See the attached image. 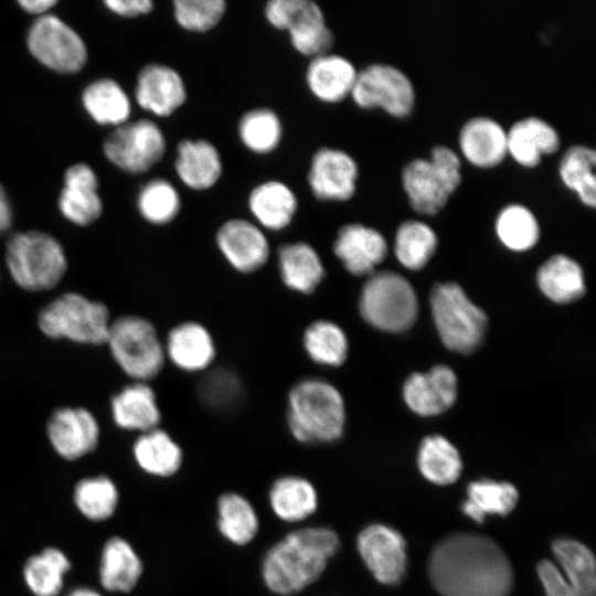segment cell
Returning a JSON list of instances; mask_svg holds the SVG:
<instances>
[{
  "label": "cell",
  "instance_id": "ee69618b",
  "mask_svg": "<svg viewBox=\"0 0 596 596\" xmlns=\"http://www.w3.org/2000/svg\"><path fill=\"white\" fill-rule=\"evenodd\" d=\"M181 207L182 199L178 189L166 179H152L139 190L137 209L143 220L153 225L173 222Z\"/></svg>",
  "mask_w": 596,
  "mask_h": 596
},
{
  "label": "cell",
  "instance_id": "8fae6325",
  "mask_svg": "<svg viewBox=\"0 0 596 596\" xmlns=\"http://www.w3.org/2000/svg\"><path fill=\"white\" fill-rule=\"evenodd\" d=\"M26 45L39 62L60 73H76L87 60L82 38L53 14L41 15L33 22Z\"/></svg>",
  "mask_w": 596,
  "mask_h": 596
},
{
  "label": "cell",
  "instance_id": "603a6c76",
  "mask_svg": "<svg viewBox=\"0 0 596 596\" xmlns=\"http://www.w3.org/2000/svg\"><path fill=\"white\" fill-rule=\"evenodd\" d=\"M358 71L348 57L329 52L309 60L305 83L320 103L339 104L351 96Z\"/></svg>",
  "mask_w": 596,
  "mask_h": 596
},
{
  "label": "cell",
  "instance_id": "60d3db41",
  "mask_svg": "<svg viewBox=\"0 0 596 596\" xmlns=\"http://www.w3.org/2000/svg\"><path fill=\"white\" fill-rule=\"evenodd\" d=\"M438 237L430 225L421 220L403 221L395 233L394 253L411 270L422 269L437 249Z\"/></svg>",
  "mask_w": 596,
  "mask_h": 596
},
{
  "label": "cell",
  "instance_id": "c3c4849f",
  "mask_svg": "<svg viewBox=\"0 0 596 596\" xmlns=\"http://www.w3.org/2000/svg\"><path fill=\"white\" fill-rule=\"evenodd\" d=\"M201 401L214 411H227L237 405L243 394L240 377L225 368L206 371L199 386Z\"/></svg>",
  "mask_w": 596,
  "mask_h": 596
},
{
  "label": "cell",
  "instance_id": "f35d334b",
  "mask_svg": "<svg viewBox=\"0 0 596 596\" xmlns=\"http://www.w3.org/2000/svg\"><path fill=\"white\" fill-rule=\"evenodd\" d=\"M418 469L428 481L447 486L458 480L462 462L457 448L445 437H425L418 448Z\"/></svg>",
  "mask_w": 596,
  "mask_h": 596
},
{
  "label": "cell",
  "instance_id": "11a10c76",
  "mask_svg": "<svg viewBox=\"0 0 596 596\" xmlns=\"http://www.w3.org/2000/svg\"><path fill=\"white\" fill-rule=\"evenodd\" d=\"M12 222L10 202L6 191L0 184V233L7 231Z\"/></svg>",
  "mask_w": 596,
  "mask_h": 596
},
{
  "label": "cell",
  "instance_id": "816d5d0a",
  "mask_svg": "<svg viewBox=\"0 0 596 596\" xmlns=\"http://www.w3.org/2000/svg\"><path fill=\"white\" fill-rule=\"evenodd\" d=\"M536 572L546 596H575L555 562L542 560Z\"/></svg>",
  "mask_w": 596,
  "mask_h": 596
},
{
  "label": "cell",
  "instance_id": "ab89813d",
  "mask_svg": "<svg viewBox=\"0 0 596 596\" xmlns=\"http://www.w3.org/2000/svg\"><path fill=\"white\" fill-rule=\"evenodd\" d=\"M499 241L509 249L524 252L540 240V224L533 211L520 202L505 204L494 220Z\"/></svg>",
  "mask_w": 596,
  "mask_h": 596
},
{
  "label": "cell",
  "instance_id": "ffe728a7",
  "mask_svg": "<svg viewBox=\"0 0 596 596\" xmlns=\"http://www.w3.org/2000/svg\"><path fill=\"white\" fill-rule=\"evenodd\" d=\"M407 406L422 416L439 415L450 408L457 397V377L447 365H436L426 373H413L403 387Z\"/></svg>",
  "mask_w": 596,
  "mask_h": 596
},
{
  "label": "cell",
  "instance_id": "d6a6232c",
  "mask_svg": "<svg viewBox=\"0 0 596 596\" xmlns=\"http://www.w3.org/2000/svg\"><path fill=\"white\" fill-rule=\"evenodd\" d=\"M551 549L574 595L595 596L596 564L593 552L583 543L567 538L554 540Z\"/></svg>",
  "mask_w": 596,
  "mask_h": 596
},
{
  "label": "cell",
  "instance_id": "5bb4252c",
  "mask_svg": "<svg viewBox=\"0 0 596 596\" xmlns=\"http://www.w3.org/2000/svg\"><path fill=\"white\" fill-rule=\"evenodd\" d=\"M215 242L226 262L243 274L260 269L270 254L265 231L243 217L224 221L216 231Z\"/></svg>",
  "mask_w": 596,
  "mask_h": 596
},
{
  "label": "cell",
  "instance_id": "d6986e66",
  "mask_svg": "<svg viewBox=\"0 0 596 596\" xmlns=\"http://www.w3.org/2000/svg\"><path fill=\"white\" fill-rule=\"evenodd\" d=\"M267 503L278 521L300 526L317 513L320 500L317 487L310 479L286 473L270 483Z\"/></svg>",
  "mask_w": 596,
  "mask_h": 596
},
{
  "label": "cell",
  "instance_id": "f1b7e54d",
  "mask_svg": "<svg viewBox=\"0 0 596 596\" xmlns=\"http://www.w3.org/2000/svg\"><path fill=\"white\" fill-rule=\"evenodd\" d=\"M278 268L284 285L304 295L313 292L326 270L316 248L306 242L286 243L278 251Z\"/></svg>",
  "mask_w": 596,
  "mask_h": 596
},
{
  "label": "cell",
  "instance_id": "cb8c5ba5",
  "mask_svg": "<svg viewBox=\"0 0 596 596\" xmlns=\"http://www.w3.org/2000/svg\"><path fill=\"white\" fill-rule=\"evenodd\" d=\"M296 192L284 181L270 179L256 184L247 196V207L264 231L279 232L287 228L298 211Z\"/></svg>",
  "mask_w": 596,
  "mask_h": 596
},
{
  "label": "cell",
  "instance_id": "7c38bea8",
  "mask_svg": "<svg viewBox=\"0 0 596 596\" xmlns=\"http://www.w3.org/2000/svg\"><path fill=\"white\" fill-rule=\"evenodd\" d=\"M356 551L376 582L386 586L398 585L407 571L406 541L393 526L371 523L355 540Z\"/></svg>",
  "mask_w": 596,
  "mask_h": 596
},
{
  "label": "cell",
  "instance_id": "e0dca14e",
  "mask_svg": "<svg viewBox=\"0 0 596 596\" xmlns=\"http://www.w3.org/2000/svg\"><path fill=\"white\" fill-rule=\"evenodd\" d=\"M47 436L60 456L74 460L95 449L99 438V427L94 415L87 409L62 407L50 417Z\"/></svg>",
  "mask_w": 596,
  "mask_h": 596
},
{
  "label": "cell",
  "instance_id": "7dc6e473",
  "mask_svg": "<svg viewBox=\"0 0 596 596\" xmlns=\"http://www.w3.org/2000/svg\"><path fill=\"white\" fill-rule=\"evenodd\" d=\"M172 7L177 24L191 33H206L215 29L227 11L225 0H174Z\"/></svg>",
  "mask_w": 596,
  "mask_h": 596
},
{
  "label": "cell",
  "instance_id": "f5cc1de1",
  "mask_svg": "<svg viewBox=\"0 0 596 596\" xmlns=\"http://www.w3.org/2000/svg\"><path fill=\"white\" fill-rule=\"evenodd\" d=\"M105 6L114 13L125 18H137L153 10L151 0H107Z\"/></svg>",
  "mask_w": 596,
  "mask_h": 596
},
{
  "label": "cell",
  "instance_id": "9a60e30c",
  "mask_svg": "<svg viewBox=\"0 0 596 596\" xmlns=\"http://www.w3.org/2000/svg\"><path fill=\"white\" fill-rule=\"evenodd\" d=\"M135 97L143 110L158 117H169L185 104L188 88L175 68L151 63L138 74Z\"/></svg>",
  "mask_w": 596,
  "mask_h": 596
},
{
  "label": "cell",
  "instance_id": "d590c367",
  "mask_svg": "<svg viewBox=\"0 0 596 596\" xmlns=\"http://www.w3.org/2000/svg\"><path fill=\"white\" fill-rule=\"evenodd\" d=\"M596 151L594 148L575 143L563 153L557 172L563 185L576 194L588 207L596 205Z\"/></svg>",
  "mask_w": 596,
  "mask_h": 596
},
{
  "label": "cell",
  "instance_id": "ba28073f",
  "mask_svg": "<svg viewBox=\"0 0 596 596\" xmlns=\"http://www.w3.org/2000/svg\"><path fill=\"white\" fill-rule=\"evenodd\" d=\"M38 320L47 337L89 344L106 343L110 326L105 305L76 292L56 298L41 310Z\"/></svg>",
  "mask_w": 596,
  "mask_h": 596
},
{
  "label": "cell",
  "instance_id": "4fadbf2b",
  "mask_svg": "<svg viewBox=\"0 0 596 596\" xmlns=\"http://www.w3.org/2000/svg\"><path fill=\"white\" fill-rule=\"evenodd\" d=\"M359 164L345 150L323 146L310 159L307 182L311 194L321 202L351 200L358 187Z\"/></svg>",
  "mask_w": 596,
  "mask_h": 596
},
{
  "label": "cell",
  "instance_id": "d4e9b609",
  "mask_svg": "<svg viewBox=\"0 0 596 596\" xmlns=\"http://www.w3.org/2000/svg\"><path fill=\"white\" fill-rule=\"evenodd\" d=\"M97 188V177L89 166L76 163L68 167L58 198V207L64 217L81 226L95 222L103 211Z\"/></svg>",
  "mask_w": 596,
  "mask_h": 596
},
{
  "label": "cell",
  "instance_id": "db71d44e",
  "mask_svg": "<svg viewBox=\"0 0 596 596\" xmlns=\"http://www.w3.org/2000/svg\"><path fill=\"white\" fill-rule=\"evenodd\" d=\"M21 8L32 14L44 15L52 7L56 4L55 0H20Z\"/></svg>",
  "mask_w": 596,
  "mask_h": 596
},
{
  "label": "cell",
  "instance_id": "83f0119b",
  "mask_svg": "<svg viewBox=\"0 0 596 596\" xmlns=\"http://www.w3.org/2000/svg\"><path fill=\"white\" fill-rule=\"evenodd\" d=\"M215 524L228 544L244 547L257 538L260 519L253 502L237 491L221 493L215 502Z\"/></svg>",
  "mask_w": 596,
  "mask_h": 596
},
{
  "label": "cell",
  "instance_id": "8992f818",
  "mask_svg": "<svg viewBox=\"0 0 596 596\" xmlns=\"http://www.w3.org/2000/svg\"><path fill=\"white\" fill-rule=\"evenodd\" d=\"M360 313L372 327L386 332L408 329L418 315L413 286L397 273H373L362 287Z\"/></svg>",
  "mask_w": 596,
  "mask_h": 596
},
{
  "label": "cell",
  "instance_id": "3957f363",
  "mask_svg": "<svg viewBox=\"0 0 596 596\" xmlns=\"http://www.w3.org/2000/svg\"><path fill=\"white\" fill-rule=\"evenodd\" d=\"M287 426L302 445H330L344 432L345 407L339 390L320 377L297 381L288 392Z\"/></svg>",
  "mask_w": 596,
  "mask_h": 596
},
{
  "label": "cell",
  "instance_id": "2e32d148",
  "mask_svg": "<svg viewBox=\"0 0 596 596\" xmlns=\"http://www.w3.org/2000/svg\"><path fill=\"white\" fill-rule=\"evenodd\" d=\"M333 253L354 276H370L387 256L385 237L376 228L362 223L342 225L333 242Z\"/></svg>",
  "mask_w": 596,
  "mask_h": 596
},
{
  "label": "cell",
  "instance_id": "30bf717a",
  "mask_svg": "<svg viewBox=\"0 0 596 596\" xmlns=\"http://www.w3.org/2000/svg\"><path fill=\"white\" fill-rule=\"evenodd\" d=\"M107 159L120 170L139 174L149 171L167 151L162 129L151 119L117 126L103 145Z\"/></svg>",
  "mask_w": 596,
  "mask_h": 596
},
{
  "label": "cell",
  "instance_id": "ac0fdd59",
  "mask_svg": "<svg viewBox=\"0 0 596 596\" xmlns=\"http://www.w3.org/2000/svg\"><path fill=\"white\" fill-rule=\"evenodd\" d=\"M459 155L471 166L491 169L507 157V129L497 119L478 115L467 119L458 132Z\"/></svg>",
  "mask_w": 596,
  "mask_h": 596
},
{
  "label": "cell",
  "instance_id": "f546056e",
  "mask_svg": "<svg viewBox=\"0 0 596 596\" xmlns=\"http://www.w3.org/2000/svg\"><path fill=\"white\" fill-rule=\"evenodd\" d=\"M111 413L117 426L140 433L157 428L161 419L155 392L138 381L113 397Z\"/></svg>",
  "mask_w": 596,
  "mask_h": 596
},
{
  "label": "cell",
  "instance_id": "b9f144b4",
  "mask_svg": "<svg viewBox=\"0 0 596 596\" xmlns=\"http://www.w3.org/2000/svg\"><path fill=\"white\" fill-rule=\"evenodd\" d=\"M302 344L307 355L317 364L340 366L348 356L349 342L337 323L319 319L307 326Z\"/></svg>",
  "mask_w": 596,
  "mask_h": 596
},
{
  "label": "cell",
  "instance_id": "484cf974",
  "mask_svg": "<svg viewBox=\"0 0 596 596\" xmlns=\"http://www.w3.org/2000/svg\"><path fill=\"white\" fill-rule=\"evenodd\" d=\"M163 347L166 356L185 372L206 371L215 358L211 333L195 321H185L172 328Z\"/></svg>",
  "mask_w": 596,
  "mask_h": 596
},
{
  "label": "cell",
  "instance_id": "5b68a950",
  "mask_svg": "<svg viewBox=\"0 0 596 596\" xmlns=\"http://www.w3.org/2000/svg\"><path fill=\"white\" fill-rule=\"evenodd\" d=\"M429 302L434 323L446 348L468 354L481 345L487 330V316L470 301L458 284H436Z\"/></svg>",
  "mask_w": 596,
  "mask_h": 596
},
{
  "label": "cell",
  "instance_id": "52a82bcc",
  "mask_svg": "<svg viewBox=\"0 0 596 596\" xmlns=\"http://www.w3.org/2000/svg\"><path fill=\"white\" fill-rule=\"evenodd\" d=\"M121 370L138 382L157 376L166 361L164 347L153 324L138 316L110 322L107 342Z\"/></svg>",
  "mask_w": 596,
  "mask_h": 596
},
{
  "label": "cell",
  "instance_id": "f6af8a7d",
  "mask_svg": "<svg viewBox=\"0 0 596 596\" xmlns=\"http://www.w3.org/2000/svg\"><path fill=\"white\" fill-rule=\"evenodd\" d=\"M118 500L119 493L115 483L105 476L83 479L74 490L77 509L92 521H103L111 517Z\"/></svg>",
  "mask_w": 596,
  "mask_h": 596
},
{
  "label": "cell",
  "instance_id": "74e56055",
  "mask_svg": "<svg viewBox=\"0 0 596 596\" xmlns=\"http://www.w3.org/2000/svg\"><path fill=\"white\" fill-rule=\"evenodd\" d=\"M237 136L249 152L259 156L269 155L281 143L283 121L272 108H252L242 114L237 123Z\"/></svg>",
  "mask_w": 596,
  "mask_h": 596
},
{
  "label": "cell",
  "instance_id": "8d00e7d4",
  "mask_svg": "<svg viewBox=\"0 0 596 596\" xmlns=\"http://www.w3.org/2000/svg\"><path fill=\"white\" fill-rule=\"evenodd\" d=\"M82 100L89 116L100 125L120 126L128 121L131 113L128 95L110 78H102L86 86Z\"/></svg>",
  "mask_w": 596,
  "mask_h": 596
},
{
  "label": "cell",
  "instance_id": "6da1fadb",
  "mask_svg": "<svg viewBox=\"0 0 596 596\" xmlns=\"http://www.w3.org/2000/svg\"><path fill=\"white\" fill-rule=\"evenodd\" d=\"M428 578L441 596H509L514 577L503 550L491 539L451 533L433 547Z\"/></svg>",
  "mask_w": 596,
  "mask_h": 596
},
{
  "label": "cell",
  "instance_id": "9c48e42d",
  "mask_svg": "<svg viewBox=\"0 0 596 596\" xmlns=\"http://www.w3.org/2000/svg\"><path fill=\"white\" fill-rule=\"evenodd\" d=\"M350 98L362 109H382L398 119L411 116L416 104L415 86L400 67L382 62L358 71Z\"/></svg>",
  "mask_w": 596,
  "mask_h": 596
},
{
  "label": "cell",
  "instance_id": "f907efd6",
  "mask_svg": "<svg viewBox=\"0 0 596 596\" xmlns=\"http://www.w3.org/2000/svg\"><path fill=\"white\" fill-rule=\"evenodd\" d=\"M428 160L453 194L462 179L460 155L449 146L436 145L430 149Z\"/></svg>",
  "mask_w": 596,
  "mask_h": 596
},
{
  "label": "cell",
  "instance_id": "44dd1931",
  "mask_svg": "<svg viewBox=\"0 0 596 596\" xmlns=\"http://www.w3.org/2000/svg\"><path fill=\"white\" fill-rule=\"evenodd\" d=\"M561 136L542 117L530 115L515 120L507 129L508 156L523 168H535L544 156L558 151Z\"/></svg>",
  "mask_w": 596,
  "mask_h": 596
},
{
  "label": "cell",
  "instance_id": "836d02e7",
  "mask_svg": "<svg viewBox=\"0 0 596 596\" xmlns=\"http://www.w3.org/2000/svg\"><path fill=\"white\" fill-rule=\"evenodd\" d=\"M517 488L504 481L479 479L467 487V498L461 503L462 513L476 523L487 515H508L517 505Z\"/></svg>",
  "mask_w": 596,
  "mask_h": 596
},
{
  "label": "cell",
  "instance_id": "7a4b0ae2",
  "mask_svg": "<svg viewBox=\"0 0 596 596\" xmlns=\"http://www.w3.org/2000/svg\"><path fill=\"white\" fill-rule=\"evenodd\" d=\"M340 547V536L330 526H296L264 552L263 585L275 596H296L322 577Z\"/></svg>",
  "mask_w": 596,
  "mask_h": 596
},
{
  "label": "cell",
  "instance_id": "9f6ffc18",
  "mask_svg": "<svg viewBox=\"0 0 596 596\" xmlns=\"http://www.w3.org/2000/svg\"><path fill=\"white\" fill-rule=\"evenodd\" d=\"M67 596H102V595L91 588L81 587V588H76L72 590Z\"/></svg>",
  "mask_w": 596,
  "mask_h": 596
},
{
  "label": "cell",
  "instance_id": "bcb514c9",
  "mask_svg": "<svg viewBox=\"0 0 596 596\" xmlns=\"http://www.w3.org/2000/svg\"><path fill=\"white\" fill-rule=\"evenodd\" d=\"M263 12L272 28L286 33L326 19L322 8L312 0H269Z\"/></svg>",
  "mask_w": 596,
  "mask_h": 596
},
{
  "label": "cell",
  "instance_id": "1f68e13d",
  "mask_svg": "<svg viewBox=\"0 0 596 596\" xmlns=\"http://www.w3.org/2000/svg\"><path fill=\"white\" fill-rule=\"evenodd\" d=\"M142 575V562L128 541L110 538L104 545L99 578L109 592L128 593L135 588Z\"/></svg>",
  "mask_w": 596,
  "mask_h": 596
},
{
  "label": "cell",
  "instance_id": "4dcf8cb0",
  "mask_svg": "<svg viewBox=\"0 0 596 596\" xmlns=\"http://www.w3.org/2000/svg\"><path fill=\"white\" fill-rule=\"evenodd\" d=\"M139 468L157 478H170L182 468L183 450L163 429L157 427L141 433L132 446Z\"/></svg>",
  "mask_w": 596,
  "mask_h": 596
},
{
  "label": "cell",
  "instance_id": "e575fe53",
  "mask_svg": "<svg viewBox=\"0 0 596 596\" xmlns=\"http://www.w3.org/2000/svg\"><path fill=\"white\" fill-rule=\"evenodd\" d=\"M536 280L541 291L557 304L572 302L585 294L581 266L563 254L545 260L538 270Z\"/></svg>",
  "mask_w": 596,
  "mask_h": 596
},
{
  "label": "cell",
  "instance_id": "681fc988",
  "mask_svg": "<svg viewBox=\"0 0 596 596\" xmlns=\"http://www.w3.org/2000/svg\"><path fill=\"white\" fill-rule=\"evenodd\" d=\"M288 39L292 49L300 55L310 58L331 52L334 35L326 19L308 23L291 33Z\"/></svg>",
  "mask_w": 596,
  "mask_h": 596
},
{
  "label": "cell",
  "instance_id": "7402d4cb",
  "mask_svg": "<svg viewBox=\"0 0 596 596\" xmlns=\"http://www.w3.org/2000/svg\"><path fill=\"white\" fill-rule=\"evenodd\" d=\"M174 171L180 182L192 191L215 187L223 174L222 156L217 147L204 138H188L175 148Z\"/></svg>",
  "mask_w": 596,
  "mask_h": 596
},
{
  "label": "cell",
  "instance_id": "7bdbcfd3",
  "mask_svg": "<svg viewBox=\"0 0 596 596\" xmlns=\"http://www.w3.org/2000/svg\"><path fill=\"white\" fill-rule=\"evenodd\" d=\"M71 563L66 555L55 547H47L31 556L23 568L24 581L36 596H55L63 587V577Z\"/></svg>",
  "mask_w": 596,
  "mask_h": 596
},
{
  "label": "cell",
  "instance_id": "4316f807",
  "mask_svg": "<svg viewBox=\"0 0 596 596\" xmlns=\"http://www.w3.org/2000/svg\"><path fill=\"white\" fill-rule=\"evenodd\" d=\"M401 181L409 205L423 215L437 214L451 196L428 158L418 157L406 162Z\"/></svg>",
  "mask_w": 596,
  "mask_h": 596
},
{
  "label": "cell",
  "instance_id": "277c9868",
  "mask_svg": "<svg viewBox=\"0 0 596 596\" xmlns=\"http://www.w3.org/2000/svg\"><path fill=\"white\" fill-rule=\"evenodd\" d=\"M6 262L12 279L29 291L55 287L67 268L62 245L39 231L12 235L7 243Z\"/></svg>",
  "mask_w": 596,
  "mask_h": 596
}]
</instances>
